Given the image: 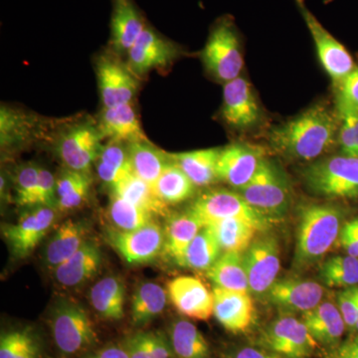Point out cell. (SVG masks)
I'll use <instances>...</instances> for the list:
<instances>
[{
	"mask_svg": "<svg viewBox=\"0 0 358 358\" xmlns=\"http://www.w3.org/2000/svg\"><path fill=\"white\" fill-rule=\"evenodd\" d=\"M336 131V115L324 103H317L274 127L268 133V141L278 154L308 162L317 159L331 148Z\"/></svg>",
	"mask_w": 358,
	"mask_h": 358,
	"instance_id": "6da1fadb",
	"label": "cell"
},
{
	"mask_svg": "<svg viewBox=\"0 0 358 358\" xmlns=\"http://www.w3.org/2000/svg\"><path fill=\"white\" fill-rule=\"evenodd\" d=\"M346 212L339 205H303L299 212L293 266L305 270L322 260L338 241Z\"/></svg>",
	"mask_w": 358,
	"mask_h": 358,
	"instance_id": "7a4b0ae2",
	"label": "cell"
},
{
	"mask_svg": "<svg viewBox=\"0 0 358 358\" xmlns=\"http://www.w3.org/2000/svg\"><path fill=\"white\" fill-rule=\"evenodd\" d=\"M49 322L54 343L63 357H82L98 345L95 326L77 301L70 299L56 301Z\"/></svg>",
	"mask_w": 358,
	"mask_h": 358,
	"instance_id": "3957f363",
	"label": "cell"
},
{
	"mask_svg": "<svg viewBox=\"0 0 358 358\" xmlns=\"http://www.w3.org/2000/svg\"><path fill=\"white\" fill-rule=\"evenodd\" d=\"M239 192L251 206L273 222L288 213L292 200L288 176L266 157L252 180Z\"/></svg>",
	"mask_w": 358,
	"mask_h": 358,
	"instance_id": "277c9868",
	"label": "cell"
},
{
	"mask_svg": "<svg viewBox=\"0 0 358 358\" xmlns=\"http://www.w3.org/2000/svg\"><path fill=\"white\" fill-rule=\"evenodd\" d=\"M303 178L315 194L358 201V159L341 155L315 160Z\"/></svg>",
	"mask_w": 358,
	"mask_h": 358,
	"instance_id": "5b68a950",
	"label": "cell"
},
{
	"mask_svg": "<svg viewBox=\"0 0 358 358\" xmlns=\"http://www.w3.org/2000/svg\"><path fill=\"white\" fill-rule=\"evenodd\" d=\"M187 210L196 216L204 226L223 219L234 218L252 224L260 232H267L274 223L251 206L241 193L227 189L202 193Z\"/></svg>",
	"mask_w": 358,
	"mask_h": 358,
	"instance_id": "8992f818",
	"label": "cell"
},
{
	"mask_svg": "<svg viewBox=\"0 0 358 358\" xmlns=\"http://www.w3.org/2000/svg\"><path fill=\"white\" fill-rule=\"evenodd\" d=\"M207 71L227 83L240 77L244 59L236 28L230 20L219 22L212 30L201 54Z\"/></svg>",
	"mask_w": 358,
	"mask_h": 358,
	"instance_id": "52a82bcc",
	"label": "cell"
},
{
	"mask_svg": "<svg viewBox=\"0 0 358 358\" xmlns=\"http://www.w3.org/2000/svg\"><path fill=\"white\" fill-rule=\"evenodd\" d=\"M294 1L312 35L320 63L338 88L343 80L355 69V61L345 47L327 31L320 20L313 15L305 0Z\"/></svg>",
	"mask_w": 358,
	"mask_h": 358,
	"instance_id": "ba28073f",
	"label": "cell"
},
{
	"mask_svg": "<svg viewBox=\"0 0 358 358\" xmlns=\"http://www.w3.org/2000/svg\"><path fill=\"white\" fill-rule=\"evenodd\" d=\"M105 239L124 262L141 265L152 262L164 252V229L155 221L134 231L109 227L105 231Z\"/></svg>",
	"mask_w": 358,
	"mask_h": 358,
	"instance_id": "9c48e42d",
	"label": "cell"
},
{
	"mask_svg": "<svg viewBox=\"0 0 358 358\" xmlns=\"http://www.w3.org/2000/svg\"><path fill=\"white\" fill-rule=\"evenodd\" d=\"M57 212L56 207L34 206L17 222L2 227V235L14 258L25 259L31 255L55 224Z\"/></svg>",
	"mask_w": 358,
	"mask_h": 358,
	"instance_id": "30bf717a",
	"label": "cell"
},
{
	"mask_svg": "<svg viewBox=\"0 0 358 358\" xmlns=\"http://www.w3.org/2000/svg\"><path fill=\"white\" fill-rule=\"evenodd\" d=\"M260 345L286 358H308L317 346L303 320L282 315L263 331Z\"/></svg>",
	"mask_w": 358,
	"mask_h": 358,
	"instance_id": "8fae6325",
	"label": "cell"
},
{
	"mask_svg": "<svg viewBox=\"0 0 358 358\" xmlns=\"http://www.w3.org/2000/svg\"><path fill=\"white\" fill-rule=\"evenodd\" d=\"M103 138L100 129L90 122L68 129L58 143V155L66 169L91 174L102 150Z\"/></svg>",
	"mask_w": 358,
	"mask_h": 358,
	"instance_id": "7c38bea8",
	"label": "cell"
},
{
	"mask_svg": "<svg viewBox=\"0 0 358 358\" xmlns=\"http://www.w3.org/2000/svg\"><path fill=\"white\" fill-rule=\"evenodd\" d=\"M243 254L250 292L256 296L267 294L281 268L277 238L268 234L256 238Z\"/></svg>",
	"mask_w": 358,
	"mask_h": 358,
	"instance_id": "4fadbf2b",
	"label": "cell"
},
{
	"mask_svg": "<svg viewBox=\"0 0 358 358\" xmlns=\"http://www.w3.org/2000/svg\"><path fill=\"white\" fill-rule=\"evenodd\" d=\"M96 73L103 109L131 103L138 83L128 66L113 56L103 55L96 61Z\"/></svg>",
	"mask_w": 358,
	"mask_h": 358,
	"instance_id": "5bb4252c",
	"label": "cell"
},
{
	"mask_svg": "<svg viewBox=\"0 0 358 358\" xmlns=\"http://www.w3.org/2000/svg\"><path fill=\"white\" fill-rule=\"evenodd\" d=\"M167 294L174 308L188 319L206 322L213 315V293L197 278H174L167 284Z\"/></svg>",
	"mask_w": 358,
	"mask_h": 358,
	"instance_id": "9a60e30c",
	"label": "cell"
},
{
	"mask_svg": "<svg viewBox=\"0 0 358 358\" xmlns=\"http://www.w3.org/2000/svg\"><path fill=\"white\" fill-rule=\"evenodd\" d=\"M265 159L261 148L246 143H234L221 150L218 160V180L237 188L248 185Z\"/></svg>",
	"mask_w": 358,
	"mask_h": 358,
	"instance_id": "2e32d148",
	"label": "cell"
},
{
	"mask_svg": "<svg viewBox=\"0 0 358 358\" xmlns=\"http://www.w3.org/2000/svg\"><path fill=\"white\" fill-rule=\"evenodd\" d=\"M213 315L219 324L232 334L248 331L256 319V308L250 292L213 289Z\"/></svg>",
	"mask_w": 358,
	"mask_h": 358,
	"instance_id": "e0dca14e",
	"label": "cell"
},
{
	"mask_svg": "<svg viewBox=\"0 0 358 358\" xmlns=\"http://www.w3.org/2000/svg\"><path fill=\"white\" fill-rule=\"evenodd\" d=\"M260 107L251 85L243 77H238L224 85L221 115L224 121L237 129L255 126L260 120Z\"/></svg>",
	"mask_w": 358,
	"mask_h": 358,
	"instance_id": "ac0fdd59",
	"label": "cell"
},
{
	"mask_svg": "<svg viewBox=\"0 0 358 358\" xmlns=\"http://www.w3.org/2000/svg\"><path fill=\"white\" fill-rule=\"evenodd\" d=\"M178 48L145 27L128 53V67L136 77L166 67L178 57Z\"/></svg>",
	"mask_w": 358,
	"mask_h": 358,
	"instance_id": "d6986e66",
	"label": "cell"
},
{
	"mask_svg": "<svg viewBox=\"0 0 358 358\" xmlns=\"http://www.w3.org/2000/svg\"><path fill=\"white\" fill-rule=\"evenodd\" d=\"M266 296L268 301L280 310L303 313L322 303L324 289L317 282L285 279L275 281Z\"/></svg>",
	"mask_w": 358,
	"mask_h": 358,
	"instance_id": "ffe728a7",
	"label": "cell"
},
{
	"mask_svg": "<svg viewBox=\"0 0 358 358\" xmlns=\"http://www.w3.org/2000/svg\"><path fill=\"white\" fill-rule=\"evenodd\" d=\"M103 254L93 240H87L74 255L53 271L59 286L65 289H76L83 286L100 271Z\"/></svg>",
	"mask_w": 358,
	"mask_h": 358,
	"instance_id": "44dd1931",
	"label": "cell"
},
{
	"mask_svg": "<svg viewBox=\"0 0 358 358\" xmlns=\"http://www.w3.org/2000/svg\"><path fill=\"white\" fill-rule=\"evenodd\" d=\"M89 227L85 221L68 219L61 224L45 246V266L54 271L74 255L89 240Z\"/></svg>",
	"mask_w": 358,
	"mask_h": 358,
	"instance_id": "7402d4cb",
	"label": "cell"
},
{
	"mask_svg": "<svg viewBox=\"0 0 358 358\" xmlns=\"http://www.w3.org/2000/svg\"><path fill=\"white\" fill-rule=\"evenodd\" d=\"M204 227V224L192 212L171 214L164 226V247L162 253L179 266H182L186 250Z\"/></svg>",
	"mask_w": 358,
	"mask_h": 358,
	"instance_id": "603a6c76",
	"label": "cell"
},
{
	"mask_svg": "<svg viewBox=\"0 0 358 358\" xmlns=\"http://www.w3.org/2000/svg\"><path fill=\"white\" fill-rule=\"evenodd\" d=\"M98 127L103 138L109 141L133 143L148 140L131 103L103 109Z\"/></svg>",
	"mask_w": 358,
	"mask_h": 358,
	"instance_id": "cb8c5ba5",
	"label": "cell"
},
{
	"mask_svg": "<svg viewBox=\"0 0 358 358\" xmlns=\"http://www.w3.org/2000/svg\"><path fill=\"white\" fill-rule=\"evenodd\" d=\"M301 320L313 338L322 345H336L346 331L343 315L331 301H322L317 307L303 313Z\"/></svg>",
	"mask_w": 358,
	"mask_h": 358,
	"instance_id": "d4e9b609",
	"label": "cell"
},
{
	"mask_svg": "<svg viewBox=\"0 0 358 358\" xmlns=\"http://www.w3.org/2000/svg\"><path fill=\"white\" fill-rule=\"evenodd\" d=\"M92 307L102 319L119 322L124 317L126 286L117 275H107L92 287L89 293Z\"/></svg>",
	"mask_w": 358,
	"mask_h": 358,
	"instance_id": "484cf974",
	"label": "cell"
},
{
	"mask_svg": "<svg viewBox=\"0 0 358 358\" xmlns=\"http://www.w3.org/2000/svg\"><path fill=\"white\" fill-rule=\"evenodd\" d=\"M221 150L222 148H203L169 154V157L197 187H205L218 181L217 166Z\"/></svg>",
	"mask_w": 358,
	"mask_h": 358,
	"instance_id": "4316f807",
	"label": "cell"
},
{
	"mask_svg": "<svg viewBox=\"0 0 358 358\" xmlns=\"http://www.w3.org/2000/svg\"><path fill=\"white\" fill-rule=\"evenodd\" d=\"M127 145L134 176L154 185L171 162L169 154L159 150L148 140L127 143Z\"/></svg>",
	"mask_w": 358,
	"mask_h": 358,
	"instance_id": "83f0119b",
	"label": "cell"
},
{
	"mask_svg": "<svg viewBox=\"0 0 358 358\" xmlns=\"http://www.w3.org/2000/svg\"><path fill=\"white\" fill-rule=\"evenodd\" d=\"M145 26L129 0H117L112 18V45L117 53H129Z\"/></svg>",
	"mask_w": 358,
	"mask_h": 358,
	"instance_id": "f1b7e54d",
	"label": "cell"
},
{
	"mask_svg": "<svg viewBox=\"0 0 358 358\" xmlns=\"http://www.w3.org/2000/svg\"><path fill=\"white\" fill-rule=\"evenodd\" d=\"M244 252H223L206 275L215 287L236 292H250ZM251 293V292H250Z\"/></svg>",
	"mask_w": 358,
	"mask_h": 358,
	"instance_id": "f546056e",
	"label": "cell"
},
{
	"mask_svg": "<svg viewBox=\"0 0 358 358\" xmlns=\"http://www.w3.org/2000/svg\"><path fill=\"white\" fill-rule=\"evenodd\" d=\"M96 169L99 178L110 189L133 174L127 143L109 141L103 145L96 162Z\"/></svg>",
	"mask_w": 358,
	"mask_h": 358,
	"instance_id": "4dcf8cb0",
	"label": "cell"
},
{
	"mask_svg": "<svg viewBox=\"0 0 358 358\" xmlns=\"http://www.w3.org/2000/svg\"><path fill=\"white\" fill-rule=\"evenodd\" d=\"M110 190L113 194L119 195L122 199L145 209L154 216L167 217L169 215V205L157 196L152 185H148L134 173L122 179L121 182Z\"/></svg>",
	"mask_w": 358,
	"mask_h": 358,
	"instance_id": "1f68e13d",
	"label": "cell"
},
{
	"mask_svg": "<svg viewBox=\"0 0 358 358\" xmlns=\"http://www.w3.org/2000/svg\"><path fill=\"white\" fill-rule=\"evenodd\" d=\"M167 292L155 282H143L134 289L131 315L136 326L152 322L164 312L167 303Z\"/></svg>",
	"mask_w": 358,
	"mask_h": 358,
	"instance_id": "d6a6232c",
	"label": "cell"
},
{
	"mask_svg": "<svg viewBox=\"0 0 358 358\" xmlns=\"http://www.w3.org/2000/svg\"><path fill=\"white\" fill-rule=\"evenodd\" d=\"M169 341L176 358H210V348L201 331L187 320L171 324Z\"/></svg>",
	"mask_w": 358,
	"mask_h": 358,
	"instance_id": "836d02e7",
	"label": "cell"
},
{
	"mask_svg": "<svg viewBox=\"0 0 358 358\" xmlns=\"http://www.w3.org/2000/svg\"><path fill=\"white\" fill-rule=\"evenodd\" d=\"M56 209L60 212L76 210L88 200L91 190L92 176L66 169L56 179Z\"/></svg>",
	"mask_w": 358,
	"mask_h": 358,
	"instance_id": "e575fe53",
	"label": "cell"
},
{
	"mask_svg": "<svg viewBox=\"0 0 358 358\" xmlns=\"http://www.w3.org/2000/svg\"><path fill=\"white\" fill-rule=\"evenodd\" d=\"M155 193L166 205L182 203L192 199L197 187L185 171L171 160L154 185Z\"/></svg>",
	"mask_w": 358,
	"mask_h": 358,
	"instance_id": "d590c367",
	"label": "cell"
},
{
	"mask_svg": "<svg viewBox=\"0 0 358 358\" xmlns=\"http://www.w3.org/2000/svg\"><path fill=\"white\" fill-rule=\"evenodd\" d=\"M222 253L211 226L205 225L186 250L182 267L206 272Z\"/></svg>",
	"mask_w": 358,
	"mask_h": 358,
	"instance_id": "8d00e7d4",
	"label": "cell"
},
{
	"mask_svg": "<svg viewBox=\"0 0 358 358\" xmlns=\"http://www.w3.org/2000/svg\"><path fill=\"white\" fill-rule=\"evenodd\" d=\"M215 233L222 252H245L260 232L241 219H223L208 224Z\"/></svg>",
	"mask_w": 358,
	"mask_h": 358,
	"instance_id": "74e56055",
	"label": "cell"
},
{
	"mask_svg": "<svg viewBox=\"0 0 358 358\" xmlns=\"http://www.w3.org/2000/svg\"><path fill=\"white\" fill-rule=\"evenodd\" d=\"M320 277L329 288L358 286V258L348 255L327 259L320 267Z\"/></svg>",
	"mask_w": 358,
	"mask_h": 358,
	"instance_id": "f35d334b",
	"label": "cell"
},
{
	"mask_svg": "<svg viewBox=\"0 0 358 358\" xmlns=\"http://www.w3.org/2000/svg\"><path fill=\"white\" fill-rule=\"evenodd\" d=\"M0 358H41V343L36 334L29 327L2 333Z\"/></svg>",
	"mask_w": 358,
	"mask_h": 358,
	"instance_id": "ab89813d",
	"label": "cell"
},
{
	"mask_svg": "<svg viewBox=\"0 0 358 358\" xmlns=\"http://www.w3.org/2000/svg\"><path fill=\"white\" fill-rule=\"evenodd\" d=\"M155 216L128 200L110 193L109 219L112 227L120 231H134L154 222Z\"/></svg>",
	"mask_w": 358,
	"mask_h": 358,
	"instance_id": "60d3db41",
	"label": "cell"
},
{
	"mask_svg": "<svg viewBox=\"0 0 358 358\" xmlns=\"http://www.w3.org/2000/svg\"><path fill=\"white\" fill-rule=\"evenodd\" d=\"M40 166L34 164L18 167L14 178L15 201L20 207L37 206Z\"/></svg>",
	"mask_w": 358,
	"mask_h": 358,
	"instance_id": "b9f144b4",
	"label": "cell"
},
{
	"mask_svg": "<svg viewBox=\"0 0 358 358\" xmlns=\"http://www.w3.org/2000/svg\"><path fill=\"white\" fill-rule=\"evenodd\" d=\"M336 107L339 117L358 113V67L338 87Z\"/></svg>",
	"mask_w": 358,
	"mask_h": 358,
	"instance_id": "7bdbcfd3",
	"label": "cell"
},
{
	"mask_svg": "<svg viewBox=\"0 0 358 358\" xmlns=\"http://www.w3.org/2000/svg\"><path fill=\"white\" fill-rule=\"evenodd\" d=\"M341 128L338 141L341 154L358 159V113L341 117Z\"/></svg>",
	"mask_w": 358,
	"mask_h": 358,
	"instance_id": "ee69618b",
	"label": "cell"
},
{
	"mask_svg": "<svg viewBox=\"0 0 358 358\" xmlns=\"http://www.w3.org/2000/svg\"><path fill=\"white\" fill-rule=\"evenodd\" d=\"M336 306L345 320L346 329L355 333L358 319V286L338 292Z\"/></svg>",
	"mask_w": 358,
	"mask_h": 358,
	"instance_id": "f6af8a7d",
	"label": "cell"
},
{
	"mask_svg": "<svg viewBox=\"0 0 358 358\" xmlns=\"http://www.w3.org/2000/svg\"><path fill=\"white\" fill-rule=\"evenodd\" d=\"M56 186L55 176L48 169L40 167L37 206L56 207Z\"/></svg>",
	"mask_w": 358,
	"mask_h": 358,
	"instance_id": "bcb514c9",
	"label": "cell"
},
{
	"mask_svg": "<svg viewBox=\"0 0 358 358\" xmlns=\"http://www.w3.org/2000/svg\"><path fill=\"white\" fill-rule=\"evenodd\" d=\"M338 241L348 255L358 258V216L345 221L341 228Z\"/></svg>",
	"mask_w": 358,
	"mask_h": 358,
	"instance_id": "7dc6e473",
	"label": "cell"
},
{
	"mask_svg": "<svg viewBox=\"0 0 358 358\" xmlns=\"http://www.w3.org/2000/svg\"><path fill=\"white\" fill-rule=\"evenodd\" d=\"M148 348L152 358H171L173 357L169 338L159 331H145Z\"/></svg>",
	"mask_w": 358,
	"mask_h": 358,
	"instance_id": "c3c4849f",
	"label": "cell"
},
{
	"mask_svg": "<svg viewBox=\"0 0 358 358\" xmlns=\"http://www.w3.org/2000/svg\"><path fill=\"white\" fill-rule=\"evenodd\" d=\"M122 345L129 358H152L148 348L145 331H138L124 338Z\"/></svg>",
	"mask_w": 358,
	"mask_h": 358,
	"instance_id": "681fc988",
	"label": "cell"
},
{
	"mask_svg": "<svg viewBox=\"0 0 358 358\" xmlns=\"http://www.w3.org/2000/svg\"><path fill=\"white\" fill-rule=\"evenodd\" d=\"M80 358H129L128 352L122 345H109L103 346L95 352H88Z\"/></svg>",
	"mask_w": 358,
	"mask_h": 358,
	"instance_id": "f907efd6",
	"label": "cell"
},
{
	"mask_svg": "<svg viewBox=\"0 0 358 358\" xmlns=\"http://www.w3.org/2000/svg\"><path fill=\"white\" fill-rule=\"evenodd\" d=\"M229 358H286L265 348H241L235 350Z\"/></svg>",
	"mask_w": 358,
	"mask_h": 358,
	"instance_id": "816d5d0a",
	"label": "cell"
},
{
	"mask_svg": "<svg viewBox=\"0 0 358 358\" xmlns=\"http://www.w3.org/2000/svg\"><path fill=\"white\" fill-rule=\"evenodd\" d=\"M329 358H358V336L336 346Z\"/></svg>",
	"mask_w": 358,
	"mask_h": 358,
	"instance_id": "f5cc1de1",
	"label": "cell"
},
{
	"mask_svg": "<svg viewBox=\"0 0 358 358\" xmlns=\"http://www.w3.org/2000/svg\"><path fill=\"white\" fill-rule=\"evenodd\" d=\"M355 333L358 334V319H357V327H355Z\"/></svg>",
	"mask_w": 358,
	"mask_h": 358,
	"instance_id": "db71d44e",
	"label": "cell"
}]
</instances>
